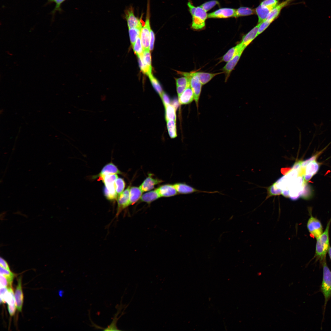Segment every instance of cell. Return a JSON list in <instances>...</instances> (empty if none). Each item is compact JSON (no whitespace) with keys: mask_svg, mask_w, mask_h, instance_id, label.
Masks as SVG:
<instances>
[{"mask_svg":"<svg viewBox=\"0 0 331 331\" xmlns=\"http://www.w3.org/2000/svg\"><path fill=\"white\" fill-rule=\"evenodd\" d=\"M331 222V219L324 232L316 239L315 257L322 263L326 259V255L330 247L329 230Z\"/></svg>","mask_w":331,"mask_h":331,"instance_id":"cell-1","label":"cell"},{"mask_svg":"<svg viewBox=\"0 0 331 331\" xmlns=\"http://www.w3.org/2000/svg\"><path fill=\"white\" fill-rule=\"evenodd\" d=\"M323 265V278L321 287V290L324 298V309L327 303L331 297V271L328 268L325 259L322 263Z\"/></svg>","mask_w":331,"mask_h":331,"instance_id":"cell-2","label":"cell"},{"mask_svg":"<svg viewBox=\"0 0 331 331\" xmlns=\"http://www.w3.org/2000/svg\"><path fill=\"white\" fill-rule=\"evenodd\" d=\"M181 75L186 77L189 80L190 85L193 92L195 101L197 108L199 106V102L201 92L202 84L195 71L190 72H178Z\"/></svg>","mask_w":331,"mask_h":331,"instance_id":"cell-3","label":"cell"},{"mask_svg":"<svg viewBox=\"0 0 331 331\" xmlns=\"http://www.w3.org/2000/svg\"><path fill=\"white\" fill-rule=\"evenodd\" d=\"M145 21L141 31L140 38L143 50H150V27L149 0H148Z\"/></svg>","mask_w":331,"mask_h":331,"instance_id":"cell-4","label":"cell"},{"mask_svg":"<svg viewBox=\"0 0 331 331\" xmlns=\"http://www.w3.org/2000/svg\"><path fill=\"white\" fill-rule=\"evenodd\" d=\"M192 17L191 28L195 30H201L205 27V21L207 18L206 12L200 6L197 7Z\"/></svg>","mask_w":331,"mask_h":331,"instance_id":"cell-5","label":"cell"},{"mask_svg":"<svg viewBox=\"0 0 331 331\" xmlns=\"http://www.w3.org/2000/svg\"><path fill=\"white\" fill-rule=\"evenodd\" d=\"M307 227L311 236L316 239L323 232V227L321 222L312 215L308 221Z\"/></svg>","mask_w":331,"mask_h":331,"instance_id":"cell-6","label":"cell"},{"mask_svg":"<svg viewBox=\"0 0 331 331\" xmlns=\"http://www.w3.org/2000/svg\"><path fill=\"white\" fill-rule=\"evenodd\" d=\"M124 18L126 20L128 29L136 28L143 26L144 22L142 19V16L140 19L136 17L134 13L133 7L130 6L124 11Z\"/></svg>","mask_w":331,"mask_h":331,"instance_id":"cell-7","label":"cell"},{"mask_svg":"<svg viewBox=\"0 0 331 331\" xmlns=\"http://www.w3.org/2000/svg\"><path fill=\"white\" fill-rule=\"evenodd\" d=\"M130 187H128L117 198V209L116 217H118L123 210L130 205L129 192Z\"/></svg>","mask_w":331,"mask_h":331,"instance_id":"cell-8","label":"cell"},{"mask_svg":"<svg viewBox=\"0 0 331 331\" xmlns=\"http://www.w3.org/2000/svg\"><path fill=\"white\" fill-rule=\"evenodd\" d=\"M236 9L229 8H220L207 14V18H226L234 17Z\"/></svg>","mask_w":331,"mask_h":331,"instance_id":"cell-9","label":"cell"},{"mask_svg":"<svg viewBox=\"0 0 331 331\" xmlns=\"http://www.w3.org/2000/svg\"><path fill=\"white\" fill-rule=\"evenodd\" d=\"M243 51H241L227 62L226 64L221 70L225 75V81L226 82L242 55Z\"/></svg>","mask_w":331,"mask_h":331,"instance_id":"cell-10","label":"cell"},{"mask_svg":"<svg viewBox=\"0 0 331 331\" xmlns=\"http://www.w3.org/2000/svg\"><path fill=\"white\" fill-rule=\"evenodd\" d=\"M173 186L178 193L187 194L195 192H204L209 193H215L214 192H208L200 190L184 183H177Z\"/></svg>","mask_w":331,"mask_h":331,"instance_id":"cell-11","label":"cell"},{"mask_svg":"<svg viewBox=\"0 0 331 331\" xmlns=\"http://www.w3.org/2000/svg\"><path fill=\"white\" fill-rule=\"evenodd\" d=\"M162 182V180L154 178L153 174L149 173L139 187L143 192L148 191L153 189L155 185Z\"/></svg>","mask_w":331,"mask_h":331,"instance_id":"cell-12","label":"cell"},{"mask_svg":"<svg viewBox=\"0 0 331 331\" xmlns=\"http://www.w3.org/2000/svg\"><path fill=\"white\" fill-rule=\"evenodd\" d=\"M16 308L18 311L21 312L23 302V294L22 287V278L20 276L17 280V284L14 294Z\"/></svg>","mask_w":331,"mask_h":331,"instance_id":"cell-13","label":"cell"},{"mask_svg":"<svg viewBox=\"0 0 331 331\" xmlns=\"http://www.w3.org/2000/svg\"><path fill=\"white\" fill-rule=\"evenodd\" d=\"M293 0H285L278 4L270 12L266 20L272 23L279 15L281 10L288 5Z\"/></svg>","mask_w":331,"mask_h":331,"instance_id":"cell-14","label":"cell"},{"mask_svg":"<svg viewBox=\"0 0 331 331\" xmlns=\"http://www.w3.org/2000/svg\"><path fill=\"white\" fill-rule=\"evenodd\" d=\"M156 189L160 197L172 196L178 193L173 185H163Z\"/></svg>","mask_w":331,"mask_h":331,"instance_id":"cell-15","label":"cell"},{"mask_svg":"<svg viewBox=\"0 0 331 331\" xmlns=\"http://www.w3.org/2000/svg\"><path fill=\"white\" fill-rule=\"evenodd\" d=\"M246 47L241 43L231 48L223 56L219 63L227 62L241 51H244Z\"/></svg>","mask_w":331,"mask_h":331,"instance_id":"cell-16","label":"cell"},{"mask_svg":"<svg viewBox=\"0 0 331 331\" xmlns=\"http://www.w3.org/2000/svg\"><path fill=\"white\" fill-rule=\"evenodd\" d=\"M150 50L143 51V65L140 69L144 74L148 76L151 73V57Z\"/></svg>","mask_w":331,"mask_h":331,"instance_id":"cell-17","label":"cell"},{"mask_svg":"<svg viewBox=\"0 0 331 331\" xmlns=\"http://www.w3.org/2000/svg\"><path fill=\"white\" fill-rule=\"evenodd\" d=\"M178 98L179 103L181 105L189 104L194 100V94L190 85L186 88Z\"/></svg>","mask_w":331,"mask_h":331,"instance_id":"cell-18","label":"cell"},{"mask_svg":"<svg viewBox=\"0 0 331 331\" xmlns=\"http://www.w3.org/2000/svg\"><path fill=\"white\" fill-rule=\"evenodd\" d=\"M260 23L253 28L242 37L241 43L246 47L258 36V29Z\"/></svg>","mask_w":331,"mask_h":331,"instance_id":"cell-19","label":"cell"},{"mask_svg":"<svg viewBox=\"0 0 331 331\" xmlns=\"http://www.w3.org/2000/svg\"><path fill=\"white\" fill-rule=\"evenodd\" d=\"M121 173V172L114 164L112 163H109L104 167L100 173L96 177H100L108 174Z\"/></svg>","mask_w":331,"mask_h":331,"instance_id":"cell-20","label":"cell"},{"mask_svg":"<svg viewBox=\"0 0 331 331\" xmlns=\"http://www.w3.org/2000/svg\"><path fill=\"white\" fill-rule=\"evenodd\" d=\"M195 72L196 74L198 76L202 85H204L207 83L216 76L222 73H224V72L223 71L216 73H210L203 72Z\"/></svg>","mask_w":331,"mask_h":331,"instance_id":"cell-21","label":"cell"},{"mask_svg":"<svg viewBox=\"0 0 331 331\" xmlns=\"http://www.w3.org/2000/svg\"><path fill=\"white\" fill-rule=\"evenodd\" d=\"M143 192L139 187L133 186L130 188L129 200L130 205H133L140 199Z\"/></svg>","mask_w":331,"mask_h":331,"instance_id":"cell-22","label":"cell"},{"mask_svg":"<svg viewBox=\"0 0 331 331\" xmlns=\"http://www.w3.org/2000/svg\"><path fill=\"white\" fill-rule=\"evenodd\" d=\"M160 197L156 189L148 192L142 195L140 201L150 204L152 202L160 198Z\"/></svg>","mask_w":331,"mask_h":331,"instance_id":"cell-23","label":"cell"},{"mask_svg":"<svg viewBox=\"0 0 331 331\" xmlns=\"http://www.w3.org/2000/svg\"><path fill=\"white\" fill-rule=\"evenodd\" d=\"M255 11L258 17V23H260L266 19L271 11L260 4L255 9Z\"/></svg>","mask_w":331,"mask_h":331,"instance_id":"cell-24","label":"cell"},{"mask_svg":"<svg viewBox=\"0 0 331 331\" xmlns=\"http://www.w3.org/2000/svg\"><path fill=\"white\" fill-rule=\"evenodd\" d=\"M105 185V187H109L115 185V183L118 178L117 174H108L99 177Z\"/></svg>","mask_w":331,"mask_h":331,"instance_id":"cell-25","label":"cell"},{"mask_svg":"<svg viewBox=\"0 0 331 331\" xmlns=\"http://www.w3.org/2000/svg\"><path fill=\"white\" fill-rule=\"evenodd\" d=\"M255 10L252 8L246 7H241L236 9L234 17L248 16L255 14Z\"/></svg>","mask_w":331,"mask_h":331,"instance_id":"cell-26","label":"cell"},{"mask_svg":"<svg viewBox=\"0 0 331 331\" xmlns=\"http://www.w3.org/2000/svg\"><path fill=\"white\" fill-rule=\"evenodd\" d=\"M165 119L166 121L169 120H176V108L169 104L165 107Z\"/></svg>","mask_w":331,"mask_h":331,"instance_id":"cell-27","label":"cell"},{"mask_svg":"<svg viewBox=\"0 0 331 331\" xmlns=\"http://www.w3.org/2000/svg\"><path fill=\"white\" fill-rule=\"evenodd\" d=\"M143 26L128 29L130 42L132 46L135 42L137 37L140 36L141 30Z\"/></svg>","mask_w":331,"mask_h":331,"instance_id":"cell-28","label":"cell"},{"mask_svg":"<svg viewBox=\"0 0 331 331\" xmlns=\"http://www.w3.org/2000/svg\"><path fill=\"white\" fill-rule=\"evenodd\" d=\"M104 192L105 197L108 200H112L117 198L118 195L116 191L115 185L108 187H105Z\"/></svg>","mask_w":331,"mask_h":331,"instance_id":"cell-29","label":"cell"},{"mask_svg":"<svg viewBox=\"0 0 331 331\" xmlns=\"http://www.w3.org/2000/svg\"><path fill=\"white\" fill-rule=\"evenodd\" d=\"M167 127L170 137L173 139L177 136L176 121L169 120L166 121Z\"/></svg>","mask_w":331,"mask_h":331,"instance_id":"cell-30","label":"cell"},{"mask_svg":"<svg viewBox=\"0 0 331 331\" xmlns=\"http://www.w3.org/2000/svg\"><path fill=\"white\" fill-rule=\"evenodd\" d=\"M148 76L152 86L161 97L163 91L160 84L151 73L149 74Z\"/></svg>","mask_w":331,"mask_h":331,"instance_id":"cell-31","label":"cell"},{"mask_svg":"<svg viewBox=\"0 0 331 331\" xmlns=\"http://www.w3.org/2000/svg\"><path fill=\"white\" fill-rule=\"evenodd\" d=\"M132 47L134 52L137 55V56L142 55H143V50L140 36L137 37Z\"/></svg>","mask_w":331,"mask_h":331,"instance_id":"cell-32","label":"cell"},{"mask_svg":"<svg viewBox=\"0 0 331 331\" xmlns=\"http://www.w3.org/2000/svg\"><path fill=\"white\" fill-rule=\"evenodd\" d=\"M0 274L4 276L7 280L10 286L11 287L15 275L10 271L6 270L0 266Z\"/></svg>","mask_w":331,"mask_h":331,"instance_id":"cell-33","label":"cell"},{"mask_svg":"<svg viewBox=\"0 0 331 331\" xmlns=\"http://www.w3.org/2000/svg\"><path fill=\"white\" fill-rule=\"evenodd\" d=\"M8 292L5 297V301L8 304L16 306L15 296L13 290L11 287H8Z\"/></svg>","mask_w":331,"mask_h":331,"instance_id":"cell-34","label":"cell"},{"mask_svg":"<svg viewBox=\"0 0 331 331\" xmlns=\"http://www.w3.org/2000/svg\"><path fill=\"white\" fill-rule=\"evenodd\" d=\"M125 183L124 180L121 178H118L115 183L116 190L118 196L121 194L124 191L125 187Z\"/></svg>","mask_w":331,"mask_h":331,"instance_id":"cell-35","label":"cell"},{"mask_svg":"<svg viewBox=\"0 0 331 331\" xmlns=\"http://www.w3.org/2000/svg\"><path fill=\"white\" fill-rule=\"evenodd\" d=\"M278 0H264L260 4L262 6L267 8L270 11L278 4Z\"/></svg>","mask_w":331,"mask_h":331,"instance_id":"cell-36","label":"cell"},{"mask_svg":"<svg viewBox=\"0 0 331 331\" xmlns=\"http://www.w3.org/2000/svg\"><path fill=\"white\" fill-rule=\"evenodd\" d=\"M219 2L216 0H212L206 2L201 5L200 6L206 12L210 10L216 5H219Z\"/></svg>","mask_w":331,"mask_h":331,"instance_id":"cell-37","label":"cell"},{"mask_svg":"<svg viewBox=\"0 0 331 331\" xmlns=\"http://www.w3.org/2000/svg\"><path fill=\"white\" fill-rule=\"evenodd\" d=\"M176 81L177 86L187 87L190 85L188 79L184 76L176 79Z\"/></svg>","mask_w":331,"mask_h":331,"instance_id":"cell-38","label":"cell"},{"mask_svg":"<svg viewBox=\"0 0 331 331\" xmlns=\"http://www.w3.org/2000/svg\"><path fill=\"white\" fill-rule=\"evenodd\" d=\"M66 0H49L48 2H54L55 3V6L54 10L52 11L51 13L53 15L54 14L56 11H61L62 9L61 8V4Z\"/></svg>","mask_w":331,"mask_h":331,"instance_id":"cell-39","label":"cell"},{"mask_svg":"<svg viewBox=\"0 0 331 331\" xmlns=\"http://www.w3.org/2000/svg\"><path fill=\"white\" fill-rule=\"evenodd\" d=\"M271 23L266 20L261 23L259 26L257 35H259L264 31L270 25Z\"/></svg>","mask_w":331,"mask_h":331,"instance_id":"cell-40","label":"cell"},{"mask_svg":"<svg viewBox=\"0 0 331 331\" xmlns=\"http://www.w3.org/2000/svg\"><path fill=\"white\" fill-rule=\"evenodd\" d=\"M162 101L164 107L170 104V100L169 97L165 92H163L161 97Z\"/></svg>","mask_w":331,"mask_h":331,"instance_id":"cell-41","label":"cell"},{"mask_svg":"<svg viewBox=\"0 0 331 331\" xmlns=\"http://www.w3.org/2000/svg\"><path fill=\"white\" fill-rule=\"evenodd\" d=\"M8 285L10 287L7 279L4 276L0 274V287H7Z\"/></svg>","mask_w":331,"mask_h":331,"instance_id":"cell-42","label":"cell"},{"mask_svg":"<svg viewBox=\"0 0 331 331\" xmlns=\"http://www.w3.org/2000/svg\"><path fill=\"white\" fill-rule=\"evenodd\" d=\"M155 36L153 31L151 30L150 32V38L149 49L150 51L153 50L154 48Z\"/></svg>","mask_w":331,"mask_h":331,"instance_id":"cell-43","label":"cell"},{"mask_svg":"<svg viewBox=\"0 0 331 331\" xmlns=\"http://www.w3.org/2000/svg\"><path fill=\"white\" fill-rule=\"evenodd\" d=\"M187 6L189 8V11L192 16L195 13L196 7L190 1L187 3Z\"/></svg>","mask_w":331,"mask_h":331,"instance_id":"cell-44","label":"cell"},{"mask_svg":"<svg viewBox=\"0 0 331 331\" xmlns=\"http://www.w3.org/2000/svg\"><path fill=\"white\" fill-rule=\"evenodd\" d=\"M0 266L6 270L10 271L9 267L6 261L2 257L0 258Z\"/></svg>","mask_w":331,"mask_h":331,"instance_id":"cell-45","label":"cell"},{"mask_svg":"<svg viewBox=\"0 0 331 331\" xmlns=\"http://www.w3.org/2000/svg\"><path fill=\"white\" fill-rule=\"evenodd\" d=\"M7 307L10 315L11 316H13L15 312L16 306L8 304Z\"/></svg>","mask_w":331,"mask_h":331,"instance_id":"cell-46","label":"cell"},{"mask_svg":"<svg viewBox=\"0 0 331 331\" xmlns=\"http://www.w3.org/2000/svg\"><path fill=\"white\" fill-rule=\"evenodd\" d=\"M328 252L330 259L331 260V247H329L328 251Z\"/></svg>","mask_w":331,"mask_h":331,"instance_id":"cell-47","label":"cell"},{"mask_svg":"<svg viewBox=\"0 0 331 331\" xmlns=\"http://www.w3.org/2000/svg\"><path fill=\"white\" fill-rule=\"evenodd\" d=\"M48 0V1L49 0Z\"/></svg>","mask_w":331,"mask_h":331,"instance_id":"cell-48","label":"cell"}]
</instances>
